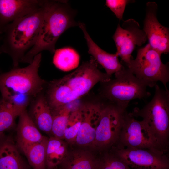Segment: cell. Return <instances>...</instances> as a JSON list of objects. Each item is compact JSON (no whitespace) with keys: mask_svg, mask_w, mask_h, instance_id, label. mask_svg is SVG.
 <instances>
[{"mask_svg":"<svg viewBox=\"0 0 169 169\" xmlns=\"http://www.w3.org/2000/svg\"><path fill=\"white\" fill-rule=\"evenodd\" d=\"M110 79L105 73L99 69L97 63L92 58L73 72L47 83L45 95L52 111L82 97L98 82Z\"/></svg>","mask_w":169,"mask_h":169,"instance_id":"obj_1","label":"cell"},{"mask_svg":"<svg viewBox=\"0 0 169 169\" xmlns=\"http://www.w3.org/2000/svg\"><path fill=\"white\" fill-rule=\"evenodd\" d=\"M42 60L40 53L28 66L14 67L0 74V91L4 100L27 107L43 91L47 82L38 71Z\"/></svg>","mask_w":169,"mask_h":169,"instance_id":"obj_2","label":"cell"},{"mask_svg":"<svg viewBox=\"0 0 169 169\" xmlns=\"http://www.w3.org/2000/svg\"><path fill=\"white\" fill-rule=\"evenodd\" d=\"M74 15L65 2L46 0L45 12L37 40L21 62L31 64L34 57L44 50L54 54L60 35L71 27L78 25Z\"/></svg>","mask_w":169,"mask_h":169,"instance_id":"obj_3","label":"cell"},{"mask_svg":"<svg viewBox=\"0 0 169 169\" xmlns=\"http://www.w3.org/2000/svg\"><path fill=\"white\" fill-rule=\"evenodd\" d=\"M46 2L45 0L38 10L8 24L2 32V52L10 57L14 67H18L25 54L36 43L45 12Z\"/></svg>","mask_w":169,"mask_h":169,"instance_id":"obj_4","label":"cell"},{"mask_svg":"<svg viewBox=\"0 0 169 169\" xmlns=\"http://www.w3.org/2000/svg\"><path fill=\"white\" fill-rule=\"evenodd\" d=\"M115 79L101 82L100 96L104 100L115 104L126 110L129 103L136 99L149 97L147 86L131 72L123 66L115 73Z\"/></svg>","mask_w":169,"mask_h":169,"instance_id":"obj_5","label":"cell"},{"mask_svg":"<svg viewBox=\"0 0 169 169\" xmlns=\"http://www.w3.org/2000/svg\"><path fill=\"white\" fill-rule=\"evenodd\" d=\"M151 100L142 108H135L131 113L140 117L148 125L156 138L166 150L169 145V91L156 84Z\"/></svg>","mask_w":169,"mask_h":169,"instance_id":"obj_6","label":"cell"},{"mask_svg":"<svg viewBox=\"0 0 169 169\" xmlns=\"http://www.w3.org/2000/svg\"><path fill=\"white\" fill-rule=\"evenodd\" d=\"M161 54L148 43L138 49L135 59H131L125 65L131 72L147 87H154L158 82H161L165 90L169 81L168 63L164 64Z\"/></svg>","mask_w":169,"mask_h":169,"instance_id":"obj_7","label":"cell"},{"mask_svg":"<svg viewBox=\"0 0 169 169\" xmlns=\"http://www.w3.org/2000/svg\"><path fill=\"white\" fill-rule=\"evenodd\" d=\"M120 148L149 149L166 153L168 151L160 144L147 124L138 120L125 110L118 140L114 146Z\"/></svg>","mask_w":169,"mask_h":169,"instance_id":"obj_8","label":"cell"},{"mask_svg":"<svg viewBox=\"0 0 169 169\" xmlns=\"http://www.w3.org/2000/svg\"><path fill=\"white\" fill-rule=\"evenodd\" d=\"M93 146L105 151L115 146L120 134L124 110L117 105L104 100Z\"/></svg>","mask_w":169,"mask_h":169,"instance_id":"obj_9","label":"cell"},{"mask_svg":"<svg viewBox=\"0 0 169 169\" xmlns=\"http://www.w3.org/2000/svg\"><path fill=\"white\" fill-rule=\"evenodd\" d=\"M110 150L132 169H169L167 155L158 150L115 146Z\"/></svg>","mask_w":169,"mask_h":169,"instance_id":"obj_10","label":"cell"},{"mask_svg":"<svg viewBox=\"0 0 169 169\" xmlns=\"http://www.w3.org/2000/svg\"><path fill=\"white\" fill-rule=\"evenodd\" d=\"M116 47V53L125 65L132 59L131 54L136 47L141 46L147 40L146 35L139 23L133 19L119 23L112 37Z\"/></svg>","mask_w":169,"mask_h":169,"instance_id":"obj_11","label":"cell"},{"mask_svg":"<svg viewBox=\"0 0 169 169\" xmlns=\"http://www.w3.org/2000/svg\"><path fill=\"white\" fill-rule=\"evenodd\" d=\"M158 6L154 2L146 4V14L142 29L148 44L161 54L169 52V29L161 25L157 17Z\"/></svg>","mask_w":169,"mask_h":169,"instance_id":"obj_12","label":"cell"},{"mask_svg":"<svg viewBox=\"0 0 169 169\" xmlns=\"http://www.w3.org/2000/svg\"><path fill=\"white\" fill-rule=\"evenodd\" d=\"M104 102L100 96L95 101L81 104L82 122L75 141L78 145L93 146Z\"/></svg>","mask_w":169,"mask_h":169,"instance_id":"obj_13","label":"cell"},{"mask_svg":"<svg viewBox=\"0 0 169 169\" xmlns=\"http://www.w3.org/2000/svg\"><path fill=\"white\" fill-rule=\"evenodd\" d=\"M45 0H0V35L8 24L40 8Z\"/></svg>","mask_w":169,"mask_h":169,"instance_id":"obj_14","label":"cell"},{"mask_svg":"<svg viewBox=\"0 0 169 169\" xmlns=\"http://www.w3.org/2000/svg\"><path fill=\"white\" fill-rule=\"evenodd\" d=\"M78 26L84 33L88 48V53L105 69L106 74L111 77L113 74L121 70L123 65L119 61L117 54L116 53H109L100 47L89 34L84 24L79 22Z\"/></svg>","mask_w":169,"mask_h":169,"instance_id":"obj_15","label":"cell"},{"mask_svg":"<svg viewBox=\"0 0 169 169\" xmlns=\"http://www.w3.org/2000/svg\"><path fill=\"white\" fill-rule=\"evenodd\" d=\"M17 128L18 146L23 151L33 144L42 141L45 137L36 126L26 109L20 114Z\"/></svg>","mask_w":169,"mask_h":169,"instance_id":"obj_16","label":"cell"},{"mask_svg":"<svg viewBox=\"0 0 169 169\" xmlns=\"http://www.w3.org/2000/svg\"><path fill=\"white\" fill-rule=\"evenodd\" d=\"M28 113L39 130L47 134H51L52 112L45 95L42 92L31 102L29 112Z\"/></svg>","mask_w":169,"mask_h":169,"instance_id":"obj_17","label":"cell"},{"mask_svg":"<svg viewBox=\"0 0 169 169\" xmlns=\"http://www.w3.org/2000/svg\"><path fill=\"white\" fill-rule=\"evenodd\" d=\"M0 136V169H29L17 146L8 137Z\"/></svg>","mask_w":169,"mask_h":169,"instance_id":"obj_18","label":"cell"},{"mask_svg":"<svg viewBox=\"0 0 169 169\" xmlns=\"http://www.w3.org/2000/svg\"><path fill=\"white\" fill-rule=\"evenodd\" d=\"M99 158L89 152L81 150L68 154L60 165L62 169H99Z\"/></svg>","mask_w":169,"mask_h":169,"instance_id":"obj_19","label":"cell"},{"mask_svg":"<svg viewBox=\"0 0 169 169\" xmlns=\"http://www.w3.org/2000/svg\"><path fill=\"white\" fill-rule=\"evenodd\" d=\"M68 153L67 145L62 139L53 136L48 138L46 148V169H54L60 165Z\"/></svg>","mask_w":169,"mask_h":169,"instance_id":"obj_20","label":"cell"},{"mask_svg":"<svg viewBox=\"0 0 169 169\" xmlns=\"http://www.w3.org/2000/svg\"><path fill=\"white\" fill-rule=\"evenodd\" d=\"M26 107L0 99V136L11 129Z\"/></svg>","mask_w":169,"mask_h":169,"instance_id":"obj_21","label":"cell"},{"mask_svg":"<svg viewBox=\"0 0 169 169\" xmlns=\"http://www.w3.org/2000/svg\"><path fill=\"white\" fill-rule=\"evenodd\" d=\"M53 63L56 67L64 71H68L78 66L80 56L77 51L70 47H65L55 50Z\"/></svg>","mask_w":169,"mask_h":169,"instance_id":"obj_22","label":"cell"},{"mask_svg":"<svg viewBox=\"0 0 169 169\" xmlns=\"http://www.w3.org/2000/svg\"><path fill=\"white\" fill-rule=\"evenodd\" d=\"M48 138L33 144L23 152L29 165L33 169H46V148Z\"/></svg>","mask_w":169,"mask_h":169,"instance_id":"obj_23","label":"cell"},{"mask_svg":"<svg viewBox=\"0 0 169 169\" xmlns=\"http://www.w3.org/2000/svg\"><path fill=\"white\" fill-rule=\"evenodd\" d=\"M75 108L65 105L52 110L53 121L51 131L52 136L63 139L68 120L71 111Z\"/></svg>","mask_w":169,"mask_h":169,"instance_id":"obj_24","label":"cell"},{"mask_svg":"<svg viewBox=\"0 0 169 169\" xmlns=\"http://www.w3.org/2000/svg\"><path fill=\"white\" fill-rule=\"evenodd\" d=\"M82 120L81 104H80L71 111L65 130L64 139L69 143L71 144L75 143Z\"/></svg>","mask_w":169,"mask_h":169,"instance_id":"obj_25","label":"cell"},{"mask_svg":"<svg viewBox=\"0 0 169 169\" xmlns=\"http://www.w3.org/2000/svg\"><path fill=\"white\" fill-rule=\"evenodd\" d=\"M105 153L99 158V169H132L113 153Z\"/></svg>","mask_w":169,"mask_h":169,"instance_id":"obj_26","label":"cell"},{"mask_svg":"<svg viewBox=\"0 0 169 169\" xmlns=\"http://www.w3.org/2000/svg\"><path fill=\"white\" fill-rule=\"evenodd\" d=\"M131 2L128 0H107L105 5L114 13L119 21L122 20L126 5Z\"/></svg>","mask_w":169,"mask_h":169,"instance_id":"obj_27","label":"cell"},{"mask_svg":"<svg viewBox=\"0 0 169 169\" xmlns=\"http://www.w3.org/2000/svg\"><path fill=\"white\" fill-rule=\"evenodd\" d=\"M2 38V37L1 36V35H0V55L2 53V51L1 49V40Z\"/></svg>","mask_w":169,"mask_h":169,"instance_id":"obj_28","label":"cell"}]
</instances>
